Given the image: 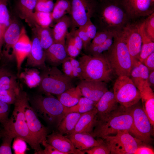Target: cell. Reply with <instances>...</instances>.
<instances>
[{"mask_svg":"<svg viewBox=\"0 0 154 154\" xmlns=\"http://www.w3.org/2000/svg\"><path fill=\"white\" fill-rule=\"evenodd\" d=\"M152 2L154 3V0H152Z\"/></svg>","mask_w":154,"mask_h":154,"instance_id":"cell-58","label":"cell"},{"mask_svg":"<svg viewBox=\"0 0 154 154\" xmlns=\"http://www.w3.org/2000/svg\"><path fill=\"white\" fill-rule=\"evenodd\" d=\"M21 88L17 77L7 69L0 67V90H16Z\"/></svg>","mask_w":154,"mask_h":154,"instance_id":"cell-32","label":"cell"},{"mask_svg":"<svg viewBox=\"0 0 154 154\" xmlns=\"http://www.w3.org/2000/svg\"><path fill=\"white\" fill-rule=\"evenodd\" d=\"M113 36L112 32L102 31H97L96 34L92 40L89 46H93L101 44L108 38Z\"/></svg>","mask_w":154,"mask_h":154,"instance_id":"cell-40","label":"cell"},{"mask_svg":"<svg viewBox=\"0 0 154 154\" xmlns=\"http://www.w3.org/2000/svg\"><path fill=\"white\" fill-rule=\"evenodd\" d=\"M114 93L107 91L97 102V120L104 119L111 112L116 109L119 105Z\"/></svg>","mask_w":154,"mask_h":154,"instance_id":"cell-20","label":"cell"},{"mask_svg":"<svg viewBox=\"0 0 154 154\" xmlns=\"http://www.w3.org/2000/svg\"><path fill=\"white\" fill-rule=\"evenodd\" d=\"M115 136L104 137L111 154H134L139 145L142 143L132 136L127 130L117 131Z\"/></svg>","mask_w":154,"mask_h":154,"instance_id":"cell-9","label":"cell"},{"mask_svg":"<svg viewBox=\"0 0 154 154\" xmlns=\"http://www.w3.org/2000/svg\"><path fill=\"white\" fill-rule=\"evenodd\" d=\"M37 0H17L15 8L19 17L25 20L30 26L33 27V10L35 9Z\"/></svg>","mask_w":154,"mask_h":154,"instance_id":"cell-27","label":"cell"},{"mask_svg":"<svg viewBox=\"0 0 154 154\" xmlns=\"http://www.w3.org/2000/svg\"><path fill=\"white\" fill-rule=\"evenodd\" d=\"M15 138L13 146L15 153L16 154H24L27 149L26 141L20 137Z\"/></svg>","mask_w":154,"mask_h":154,"instance_id":"cell-49","label":"cell"},{"mask_svg":"<svg viewBox=\"0 0 154 154\" xmlns=\"http://www.w3.org/2000/svg\"><path fill=\"white\" fill-rule=\"evenodd\" d=\"M141 144L139 145L134 154H154V151L151 148Z\"/></svg>","mask_w":154,"mask_h":154,"instance_id":"cell-53","label":"cell"},{"mask_svg":"<svg viewBox=\"0 0 154 154\" xmlns=\"http://www.w3.org/2000/svg\"><path fill=\"white\" fill-rule=\"evenodd\" d=\"M44 147V149L35 152L37 154H64L63 153L57 150L53 146L48 143L47 141L42 145Z\"/></svg>","mask_w":154,"mask_h":154,"instance_id":"cell-50","label":"cell"},{"mask_svg":"<svg viewBox=\"0 0 154 154\" xmlns=\"http://www.w3.org/2000/svg\"><path fill=\"white\" fill-rule=\"evenodd\" d=\"M78 60L82 68V80L101 81L106 83L112 80L114 73L104 56L86 54L80 57Z\"/></svg>","mask_w":154,"mask_h":154,"instance_id":"cell-5","label":"cell"},{"mask_svg":"<svg viewBox=\"0 0 154 154\" xmlns=\"http://www.w3.org/2000/svg\"><path fill=\"white\" fill-rule=\"evenodd\" d=\"M42 70L39 88L46 95L52 94L57 96L74 87V79L66 75L57 67L47 66Z\"/></svg>","mask_w":154,"mask_h":154,"instance_id":"cell-6","label":"cell"},{"mask_svg":"<svg viewBox=\"0 0 154 154\" xmlns=\"http://www.w3.org/2000/svg\"><path fill=\"white\" fill-rule=\"evenodd\" d=\"M82 114L71 112L66 114L57 127V132L62 135L70 134L74 129Z\"/></svg>","mask_w":154,"mask_h":154,"instance_id":"cell-30","label":"cell"},{"mask_svg":"<svg viewBox=\"0 0 154 154\" xmlns=\"http://www.w3.org/2000/svg\"><path fill=\"white\" fill-rule=\"evenodd\" d=\"M83 26L90 40L92 41L97 31L96 27L91 21V19L89 20Z\"/></svg>","mask_w":154,"mask_h":154,"instance_id":"cell-51","label":"cell"},{"mask_svg":"<svg viewBox=\"0 0 154 154\" xmlns=\"http://www.w3.org/2000/svg\"><path fill=\"white\" fill-rule=\"evenodd\" d=\"M75 31L82 40L83 43V48L86 52L91 41L90 40L83 26L76 29Z\"/></svg>","mask_w":154,"mask_h":154,"instance_id":"cell-47","label":"cell"},{"mask_svg":"<svg viewBox=\"0 0 154 154\" xmlns=\"http://www.w3.org/2000/svg\"><path fill=\"white\" fill-rule=\"evenodd\" d=\"M149 73L147 67L138 60L133 63L129 77L137 88L148 82Z\"/></svg>","mask_w":154,"mask_h":154,"instance_id":"cell-28","label":"cell"},{"mask_svg":"<svg viewBox=\"0 0 154 154\" xmlns=\"http://www.w3.org/2000/svg\"><path fill=\"white\" fill-rule=\"evenodd\" d=\"M2 141L0 146V154L12 153L11 144L14 138L10 135H5L1 138Z\"/></svg>","mask_w":154,"mask_h":154,"instance_id":"cell-45","label":"cell"},{"mask_svg":"<svg viewBox=\"0 0 154 154\" xmlns=\"http://www.w3.org/2000/svg\"><path fill=\"white\" fill-rule=\"evenodd\" d=\"M113 41V36L108 38L104 43L101 44L89 46L86 52L87 54L95 56H104L111 47Z\"/></svg>","mask_w":154,"mask_h":154,"instance_id":"cell-36","label":"cell"},{"mask_svg":"<svg viewBox=\"0 0 154 154\" xmlns=\"http://www.w3.org/2000/svg\"><path fill=\"white\" fill-rule=\"evenodd\" d=\"M21 29L17 22L12 21L5 32L2 54L3 56L8 60H12L15 58L14 47L19 37Z\"/></svg>","mask_w":154,"mask_h":154,"instance_id":"cell-15","label":"cell"},{"mask_svg":"<svg viewBox=\"0 0 154 154\" xmlns=\"http://www.w3.org/2000/svg\"><path fill=\"white\" fill-rule=\"evenodd\" d=\"M106 84L101 81L82 80L78 85L83 96L97 102L108 90Z\"/></svg>","mask_w":154,"mask_h":154,"instance_id":"cell-16","label":"cell"},{"mask_svg":"<svg viewBox=\"0 0 154 154\" xmlns=\"http://www.w3.org/2000/svg\"><path fill=\"white\" fill-rule=\"evenodd\" d=\"M93 17L97 31L114 33L122 31L131 21L121 0H99Z\"/></svg>","mask_w":154,"mask_h":154,"instance_id":"cell-2","label":"cell"},{"mask_svg":"<svg viewBox=\"0 0 154 154\" xmlns=\"http://www.w3.org/2000/svg\"><path fill=\"white\" fill-rule=\"evenodd\" d=\"M136 21L142 39V46L139 61L143 64L145 59L154 52V41L148 36L145 31L143 19Z\"/></svg>","mask_w":154,"mask_h":154,"instance_id":"cell-26","label":"cell"},{"mask_svg":"<svg viewBox=\"0 0 154 154\" xmlns=\"http://www.w3.org/2000/svg\"><path fill=\"white\" fill-rule=\"evenodd\" d=\"M56 96L61 103L67 108L76 105L80 98L83 96L78 85L69 88Z\"/></svg>","mask_w":154,"mask_h":154,"instance_id":"cell-29","label":"cell"},{"mask_svg":"<svg viewBox=\"0 0 154 154\" xmlns=\"http://www.w3.org/2000/svg\"><path fill=\"white\" fill-rule=\"evenodd\" d=\"M1 123L0 122V123Z\"/></svg>","mask_w":154,"mask_h":154,"instance_id":"cell-59","label":"cell"},{"mask_svg":"<svg viewBox=\"0 0 154 154\" xmlns=\"http://www.w3.org/2000/svg\"><path fill=\"white\" fill-rule=\"evenodd\" d=\"M88 154H109L110 151L105 141L102 144L82 151Z\"/></svg>","mask_w":154,"mask_h":154,"instance_id":"cell-46","label":"cell"},{"mask_svg":"<svg viewBox=\"0 0 154 154\" xmlns=\"http://www.w3.org/2000/svg\"><path fill=\"white\" fill-rule=\"evenodd\" d=\"M97 103V102L91 100L86 97L82 96L80 98L78 102L76 105H96Z\"/></svg>","mask_w":154,"mask_h":154,"instance_id":"cell-56","label":"cell"},{"mask_svg":"<svg viewBox=\"0 0 154 154\" xmlns=\"http://www.w3.org/2000/svg\"><path fill=\"white\" fill-rule=\"evenodd\" d=\"M71 19L69 15H65L56 22L52 29V34L55 43L65 45L66 38L70 27Z\"/></svg>","mask_w":154,"mask_h":154,"instance_id":"cell-25","label":"cell"},{"mask_svg":"<svg viewBox=\"0 0 154 154\" xmlns=\"http://www.w3.org/2000/svg\"><path fill=\"white\" fill-rule=\"evenodd\" d=\"M71 5L69 0H56L51 12L53 22H56L65 15H70Z\"/></svg>","mask_w":154,"mask_h":154,"instance_id":"cell-34","label":"cell"},{"mask_svg":"<svg viewBox=\"0 0 154 154\" xmlns=\"http://www.w3.org/2000/svg\"><path fill=\"white\" fill-rule=\"evenodd\" d=\"M44 51L45 62L52 66H59L69 56L65 45L61 44L54 43Z\"/></svg>","mask_w":154,"mask_h":154,"instance_id":"cell-24","label":"cell"},{"mask_svg":"<svg viewBox=\"0 0 154 154\" xmlns=\"http://www.w3.org/2000/svg\"><path fill=\"white\" fill-rule=\"evenodd\" d=\"M21 88L16 90H0V100L9 104H14Z\"/></svg>","mask_w":154,"mask_h":154,"instance_id":"cell-38","label":"cell"},{"mask_svg":"<svg viewBox=\"0 0 154 154\" xmlns=\"http://www.w3.org/2000/svg\"><path fill=\"white\" fill-rule=\"evenodd\" d=\"M33 21L34 27L38 25L44 27H50L53 22L51 12L37 11L33 13Z\"/></svg>","mask_w":154,"mask_h":154,"instance_id":"cell-35","label":"cell"},{"mask_svg":"<svg viewBox=\"0 0 154 154\" xmlns=\"http://www.w3.org/2000/svg\"><path fill=\"white\" fill-rule=\"evenodd\" d=\"M113 89L117 102L125 108L131 107L141 99L139 90L127 76H118L114 84Z\"/></svg>","mask_w":154,"mask_h":154,"instance_id":"cell-8","label":"cell"},{"mask_svg":"<svg viewBox=\"0 0 154 154\" xmlns=\"http://www.w3.org/2000/svg\"><path fill=\"white\" fill-rule=\"evenodd\" d=\"M71 5L69 15L71 29L84 26L93 17L99 0H69Z\"/></svg>","mask_w":154,"mask_h":154,"instance_id":"cell-10","label":"cell"},{"mask_svg":"<svg viewBox=\"0 0 154 154\" xmlns=\"http://www.w3.org/2000/svg\"><path fill=\"white\" fill-rule=\"evenodd\" d=\"M138 103L130 107L133 118V125L129 132L145 144L150 143L152 126L142 107Z\"/></svg>","mask_w":154,"mask_h":154,"instance_id":"cell-11","label":"cell"},{"mask_svg":"<svg viewBox=\"0 0 154 154\" xmlns=\"http://www.w3.org/2000/svg\"><path fill=\"white\" fill-rule=\"evenodd\" d=\"M8 1L0 0V25L5 31L12 21L7 7Z\"/></svg>","mask_w":154,"mask_h":154,"instance_id":"cell-37","label":"cell"},{"mask_svg":"<svg viewBox=\"0 0 154 154\" xmlns=\"http://www.w3.org/2000/svg\"><path fill=\"white\" fill-rule=\"evenodd\" d=\"M113 37L111 47L104 56L118 77H130L133 63L122 31L113 33Z\"/></svg>","mask_w":154,"mask_h":154,"instance_id":"cell-4","label":"cell"},{"mask_svg":"<svg viewBox=\"0 0 154 154\" xmlns=\"http://www.w3.org/2000/svg\"><path fill=\"white\" fill-rule=\"evenodd\" d=\"M69 59L72 67L79 74L80 80H82V70L80 62L74 58L69 56Z\"/></svg>","mask_w":154,"mask_h":154,"instance_id":"cell-55","label":"cell"},{"mask_svg":"<svg viewBox=\"0 0 154 154\" xmlns=\"http://www.w3.org/2000/svg\"><path fill=\"white\" fill-rule=\"evenodd\" d=\"M143 64L147 67L149 72L154 70V52L149 55L145 59Z\"/></svg>","mask_w":154,"mask_h":154,"instance_id":"cell-54","label":"cell"},{"mask_svg":"<svg viewBox=\"0 0 154 154\" xmlns=\"http://www.w3.org/2000/svg\"><path fill=\"white\" fill-rule=\"evenodd\" d=\"M29 100L26 92L23 91L21 88L14 104L11 117L3 126V129L0 131V139L6 135L11 136L14 138H21L28 143L36 152L42 149L40 145L37 143L30 133L27 123L25 108Z\"/></svg>","mask_w":154,"mask_h":154,"instance_id":"cell-1","label":"cell"},{"mask_svg":"<svg viewBox=\"0 0 154 154\" xmlns=\"http://www.w3.org/2000/svg\"><path fill=\"white\" fill-rule=\"evenodd\" d=\"M131 21L146 17L154 12L152 0H121Z\"/></svg>","mask_w":154,"mask_h":154,"instance_id":"cell-13","label":"cell"},{"mask_svg":"<svg viewBox=\"0 0 154 154\" xmlns=\"http://www.w3.org/2000/svg\"><path fill=\"white\" fill-rule=\"evenodd\" d=\"M25 116L30 133L37 143L42 145L47 141L49 130L41 123L35 110L30 106L29 102L25 107Z\"/></svg>","mask_w":154,"mask_h":154,"instance_id":"cell-14","label":"cell"},{"mask_svg":"<svg viewBox=\"0 0 154 154\" xmlns=\"http://www.w3.org/2000/svg\"><path fill=\"white\" fill-rule=\"evenodd\" d=\"M65 46L67 54L70 57L75 58L80 53V51L75 46L69 32L66 37Z\"/></svg>","mask_w":154,"mask_h":154,"instance_id":"cell-39","label":"cell"},{"mask_svg":"<svg viewBox=\"0 0 154 154\" xmlns=\"http://www.w3.org/2000/svg\"><path fill=\"white\" fill-rule=\"evenodd\" d=\"M142 103V108L152 127L154 126V94L148 82L138 87Z\"/></svg>","mask_w":154,"mask_h":154,"instance_id":"cell-21","label":"cell"},{"mask_svg":"<svg viewBox=\"0 0 154 154\" xmlns=\"http://www.w3.org/2000/svg\"><path fill=\"white\" fill-rule=\"evenodd\" d=\"M145 31L150 38L154 41V12L143 19Z\"/></svg>","mask_w":154,"mask_h":154,"instance_id":"cell-43","label":"cell"},{"mask_svg":"<svg viewBox=\"0 0 154 154\" xmlns=\"http://www.w3.org/2000/svg\"><path fill=\"white\" fill-rule=\"evenodd\" d=\"M149 72L148 82L150 86H153L154 84V70Z\"/></svg>","mask_w":154,"mask_h":154,"instance_id":"cell-57","label":"cell"},{"mask_svg":"<svg viewBox=\"0 0 154 154\" xmlns=\"http://www.w3.org/2000/svg\"><path fill=\"white\" fill-rule=\"evenodd\" d=\"M31 41L23 27L19 37L14 47L13 54L17 63V76H19L21 66L25 59L29 54L31 48Z\"/></svg>","mask_w":154,"mask_h":154,"instance_id":"cell-17","label":"cell"},{"mask_svg":"<svg viewBox=\"0 0 154 154\" xmlns=\"http://www.w3.org/2000/svg\"><path fill=\"white\" fill-rule=\"evenodd\" d=\"M133 121L130 108H126L119 105L104 119L97 120L90 135L94 138L102 139L116 133L118 131L127 130L129 132Z\"/></svg>","mask_w":154,"mask_h":154,"instance_id":"cell-3","label":"cell"},{"mask_svg":"<svg viewBox=\"0 0 154 154\" xmlns=\"http://www.w3.org/2000/svg\"><path fill=\"white\" fill-rule=\"evenodd\" d=\"M9 105L0 100V122L3 126L9 118Z\"/></svg>","mask_w":154,"mask_h":154,"instance_id":"cell-48","label":"cell"},{"mask_svg":"<svg viewBox=\"0 0 154 154\" xmlns=\"http://www.w3.org/2000/svg\"><path fill=\"white\" fill-rule=\"evenodd\" d=\"M122 32L133 64L139 60L142 46V39L136 21H131Z\"/></svg>","mask_w":154,"mask_h":154,"instance_id":"cell-12","label":"cell"},{"mask_svg":"<svg viewBox=\"0 0 154 154\" xmlns=\"http://www.w3.org/2000/svg\"><path fill=\"white\" fill-rule=\"evenodd\" d=\"M32 31L33 34L38 38L44 50L54 43L52 29L50 27H44L36 25L33 27Z\"/></svg>","mask_w":154,"mask_h":154,"instance_id":"cell-31","label":"cell"},{"mask_svg":"<svg viewBox=\"0 0 154 154\" xmlns=\"http://www.w3.org/2000/svg\"><path fill=\"white\" fill-rule=\"evenodd\" d=\"M31 41V48L27 57L26 66L43 70L47 66L45 64V51L38 38L34 34Z\"/></svg>","mask_w":154,"mask_h":154,"instance_id":"cell-19","label":"cell"},{"mask_svg":"<svg viewBox=\"0 0 154 154\" xmlns=\"http://www.w3.org/2000/svg\"><path fill=\"white\" fill-rule=\"evenodd\" d=\"M19 76L30 88L39 86L41 80L40 72L35 68H25Z\"/></svg>","mask_w":154,"mask_h":154,"instance_id":"cell-33","label":"cell"},{"mask_svg":"<svg viewBox=\"0 0 154 154\" xmlns=\"http://www.w3.org/2000/svg\"><path fill=\"white\" fill-rule=\"evenodd\" d=\"M97 114L96 107L90 111L82 114L71 133H82L90 134L97 121Z\"/></svg>","mask_w":154,"mask_h":154,"instance_id":"cell-23","label":"cell"},{"mask_svg":"<svg viewBox=\"0 0 154 154\" xmlns=\"http://www.w3.org/2000/svg\"><path fill=\"white\" fill-rule=\"evenodd\" d=\"M96 105L91 104L76 105L71 107H66L65 111V115L68 113L71 112L80 114L85 113L94 109L96 107Z\"/></svg>","mask_w":154,"mask_h":154,"instance_id":"cell-44","label":"cell"},{"mask_svg":"<svg viewBox=\"0 0 154 154\" xmlns=\"http://www.w3.org/2000/svg\"><path fill=\"white\" fill-rule=\"evenodd\" d=\"M54 4L53 0H37L35 9V11L51 13Z\"/></svg>","mask_w":154,"mask_h":154,"instance_id":"cell-41","label":"cell"},{"mask_svg":"<svg viewBox=\"0 0 154 154\" xmlns=\"http://www.w3.org/2000/svg\"><path fill=\"white\" fill-rule=\"evenodd\" d=\"M47 142L64 154H84L76 148L71 141L65 135L58 132H53L48 135Z\"/></svg>","mask_w":154,"mask_h":154,"instance_id":"cell-18","label":"cell"},{"mask_svg":"<svg viewBox=\"0 0 154 154\" xmlns=\"http://www.w3.org/2000/svg\"><path fill=\"white\" fill-rule=\"evenodd\" d=\"M32 103L39 115L46 122L57 127L65 115L66 107L51 94L37 95Z\"/></svg>","mask_w":154,"mask_h":154,"instance_id":"cell-7","label":"cell"},{"mask_svg":"<svg viewBox=\"0 0 154 154\" xmlns=\"http://www.w3.org/2000/svg\"><path fill=\"white\" fill-rule=\"evenodd\" d=\"M65 136L71 141L76 148L82 151L99 145L104 141L102 138L96 139L88 133H73Z\"/></svg>","mask_w":154,"mask_h":154,"instance_id":"cell-22","label":"cell"},{"mask_svg":"<svg viewBox=\"0 0 154 154\" xmlns=\"http://www.w3.org/2000/svg\"><path fill=\"white\" fill-rule=\"evenodd\" d=\"M75 29H71L69 33L71 35L75 46L81 51L83 47V43L80 38L76 33Z\"/></svg>","mask_w":154,"mask_h":154,"instance_id":"cell-52","label":"cell"},{"mask_svg":"<svg viewBox=\"0 0 154 154\" xmlns=\"http://www.w3.org/2000/svg\"><path fill=\"white\" fill-rule=\"evenodd\" d=\"M63 72L68 76L73 79L78 78L80 79V76L72 67L70 61L69 56L62 63Z\"/></svg>","mask_w":154,"mask_h":154,"instance_id":"cell-42","label":"cell"}]
</instances>
